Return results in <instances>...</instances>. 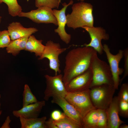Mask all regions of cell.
I'll return each instance as SVG.
<instances>
[{
	"instance_id": "obj_1",
	"label": "cell",
	"mask_w": 128,
	"mask_h": 128,
	"mask_svg": "<svg viewBox=\"0 0 128 128\" xmlns=\"http://www.w3.org/2000/svg\"><path fill=\"white\" fill-rule=\"evenodd\" d=\"M96 52L92 48L85 46L73 49L68 52L65 57L63 76L65 86L88 68L91 59Z\"/></svg>"
},
{
	"instance_id": "obj_22",
	"label": "cell",
	"mask_w": 128,
	"mask_h": 128,
	"mask_svg": "<svg viewBox=\"0 0 128 128\" xmlns=\"http://www.w3.org/2000/svg\"><path fill=\"white\" fill-rule=\"evenodd\" d=\"M3 3L7 5L9 13L12 16H18L22 11V7L18 4L17 0H0V4Z\"/></svg>"
},
{
	"instance_id": "obj_3",
	"label": "cell",
	"mask_w": 128,
	"mask_h": 128,
	"mask_svg": "<svg viewBox=\"0 0 128 128\" xmlns=\"http://www.w3.org/2000/svg\"><path fill=\"white\" fill-rule=\"evenodd\" d=\"M97 53H95L92 57L89 66L93 73L90 88L95 86L102 84L113 85L112 75L109 64L99 59Z\"/></svg>"
},
{
	"instance_id": "obj_26",
	"label": "cell",
	"mask_w": 128,
	"mask_h": 128,
	"mask_svg": "<svg viewBox=\"0 0 128 128\" xmlns=\"http://www.w3.org/2000/svg\"><path fill=\"white\" fill-rule=\"evenodd\" d=\"M11 41L7 30H4L0 33V48L6 47Z\"/></svg>"
},
{
	"instance_id": "obj_12",
	"label": "cell",
	"mask_w": 128,
	"mask_h": 128,
	"mask_svg": "<svg viewBox=\"0 0 128 128\" xmlns=\"http://www.w3.org/2000/svg\"><path fill=\"white\" fill-rule=\"evenodd\" d=\"M73 1L71 0L68 4L64 3L62 4L63 7L60 10L56 9L53 10L54 15L56 18L58 23V27L54 30L57 33L61 40L67 44L70 42L71 36L66 32L65 27L67 23L65 12L68 6L73 4Z\"/></svg>"
},
{
	"instance_id": "obj_16",
	"label": "cell",
	"mask_w": 128,
	"mask_h": 128,
	"mask_svg": "<svg viewBox=\"0 0 128 128\" xmlns=\"http://www.w3.org/2000/svg\"><path fill=\"white\" fill-rule=\"evenodd\" d=\"M8 31L11 40L24 37H28L38 31L34 27L25 28L18 22H13L9 24Z\"/></svg>"
},
{
	"instance_id": "obj_15",
	"label": "cell",
	"mask_w": 128,
	"mask_h": 128,
	"mask_svg": "<svg viewBox=\"0 0 128 128\" xmlns=\"http://www.w3.org/2000/svg\"><path fill=\"white\" fill-rule=\"evenodd\" d=\"M119 101L118 96L114 97L109 106L105 110L107 118V128H119L121 124L125 123L119 117Z\"/></svg>"
},
{
	"instance_id": "obj_4",
	"label": "cell",
	"mask_w": 128,
	"mask_h": 128,
	"mask_svg": "<svg viewBox=\"0 0 128 128\" xmlns=\"http://www.w3.org/2000/svg\"><path fill=\"white\" fill-rule=\"evenodd\" d=\"M90 89V99L95 108L107 109L112 101L116 90L113 85L102 84L93 87Z\"/></svg>"
},
{
	"instance_id": "obj_31",
	"label": "cell",
	"mask_w": 128,
	"mask_h": 128,
	"mask_svg": "<svg viewBox=\"0 0 128 128\" xmlns=\"http://www.w3.org/2000/svg\"><path fill=\"white\" fill-rule=\"evenodd\" d=\"M11 121V120L10 119L9 116H7L4 122L0 128H10L9 123Z\"/></svg>"
},
{
	"instance_id": "obj_32",
	"label": "cell",
	"mask_w": 128,
	"mask_h": 128,
	"mask_svg": "<svg viewBox=\"0 0 128 128\" xmlns=\"http://www.w3.org/2000/svg\"><path fill=\"white\" fill-rule=\"evenodd\" d=\"M128 125L127 124H121L119 126V128H128Z\"/></svg>"
},
{
	"instance_id": "obj_36",
	"label": "cell",
	"mask_w": 128,
	"mask_h": 128,
	"mask_svg": "<svg viewBox=\"0 0 128 128\" xmlns=\"http://www.w3.org/2000/svg\"><path fill=\"white\" fill-rule=\"evenodd\" d=\"M1 95L0 94V99L1 98ZM0 106H1V104L0 102Z\"/></svg>"
},
{
	"instance_id": "obj_34",
	"label": "cell",
	"mask_w": 128,
	"mask_h": 128,
	"mask_svg": "<svg viewBox=\"0 0 128 128\" xmlns=\"http://www.w3.org/2000/svg\"><path fill=\"white\" fill-rule=\"evenodd\" d=\"M2 113V111L0 110V115H1Z\"/></svg>"
},
{
	"instance_id": "obj_33",
	"label": "cell",
	"mask_w": 128,
	"mask_h": 128,
	"mask_svg": "<svg viewBox=\"0 0 128 128\" xmlns=\"http://www.w3.org/2000/svg\"><path fill=\"white\" fill-rule=\"evenodd\" d=\"M61 0H59V3H61ZM78 1H84L85 0H77Z\"/></svg>"
},
{
	"instance_id": "obj_28",
	"label": "cell",
	"mask_w": 128,
	"mask_h": 128,
	"mask_svg": "<svg viewBox=\"0 0 128 128\" xmlns=\"http://www.w3.org/2000/svg\"><path fill=\"white\" fill-rule=\"evenodd\" d=\"M118 96L120 100L128 102V84L125 83L121 86Z\"/></svg>"
},
{
	"instance_id": "obj_20",
	"label": "cell",
	"mask_w": 128,
	"mask_h": 128,
	"mask_svg": "<svg viewBox=\"0 0 128 128\" xmlns=\"http://www.w3.org/2000/svg\"><path fill=\"white\" fill-rule=\"evenodd\" d=\"M28 37H24L11 40L6 47L7 52L15 56L20 51L24 50Z\"/></svg>"
},
{
	"instance_id": "obj_13",
	"label": "cell",
	"mask_w": 128,
	"mask_h": 128,
	"mask_svg": "<svg viewBox=\"0 0 128 128\" xmlns=\"http://www.w3.org/2000/svg\"><path fill=\"white\" fill-rule=\"evenodd\" d=\"M51 102L59 106L63 110L64 113L82 126L83 118L74 107L65 99L60 96L54 95L52 97Z\"/></svg>"
},
{
	"instance_id": "obj_6",
	"label": "cell",
	"mask_w": 128,
	"mask_h": 128,
	"mask_svg": "<svg viewBox=\"0 0 128 128\" xmlns=\"http://www.w3.org/2000/svg\"><path fill=\"white\" fill-rule=\"evenodd\" d=\"M67 49L66 48H61L59 43L49 40L46 43L44 51L41 56L38 58V59L42 60L45 58L48 59L49 61L50 68L54 70L55 75H57L58 73L60 74L61 72L59 68V56Z\"/></svg>"
},
{
	"instance_id": "obj_29",
	"label": "cell",
	"mask_w": 128,
	"mask_h": 128,
	"mask_svg": "<svg viewBox=\"0 0 128 128\" xmlns=\"http://www.w3.org/2000/svg\"><path fill=\"white\" fill-rule=\"evenodd\" d=\"M124 50L123 56L124 57V74L121 79H120V85L123 81L128 75V49L127 48Z\"/></svg>"
},
{
	"instance_id": "obj_18",
	"label": "cell",
	"mask_w": 128,
	"mask_h": 128,
	"mask_svg": "<svg viewBox=\"0 0 128 128\" xmlns=\"http://www.w3.org/2000/svg\"><path fill=\"white\" fill-rule=\"evenodd\" d=\"M42 40H38L34 35H31L28 38L24 50L34 53L36 56L40 57L45 48V46L42 43Z\"/></svg>"
},
{
	"instance_id": "obj_11",
	"label": "cell",
	"mask_w": 128,
	"mask_h": 128,
	"mask_svg": "<svg viewBox=\"0 0 128 128\" xmlns=\"http://www.w3.org/2000/svg\"><path fill=\"white\" fill-rule=\"evenodd\" d=\"M92 77V71L89 67L84 72L73 78L65 86L67 91L74 92L89 89Z\"/></svg>"
},
{
	"instance_id": "obj_24",
	"label": "cell",
	"mask_w": 128,
	"mask_h": 128,
	"mask_svg": "<svg viewBox=\"0 0 128 128\" xmlns=\"http://www.w3.org/2000/svg\"><path fill=\"white\" fill-rule=\"evenodd\" d=\"M60 3L59 0H35V5L37 8L46 6L52 9L58 8Z\"/></svg>"
},
{
	"instance_id": "obj_17",
	"label": "cell",
	"mask_w": 128,
	"mask_h": 128,
	"mask_svg": "<svg viewBox=\"0 0 128 128\" xmlns=\"http://www.w3.org/2000/svg\"><path fill=\"white\" fill-rule=\"evenodd\" d=\"M46 128H82V126L65 114L63 118L57 120L51 118L46 121Z\"/></svg>"
},
{
	"instance_id": "obj_2",
	"label": "cell",
	"mask_w": 128,
	"mask_h": 128,
	"mask_svg": "<svg viewBox=\"0 0 128 128\" xmlns=\"http://www.w3.org/2000/svg\"><path fill=\"white\" fill-rule=\"evenodd\" d=\"M71 13L66 15V25L74 29L84 26H94L93 5L90 3L80 1L72 5Z\"/></svg>"
},
{
	"instance_id": "obj_23",
	"label": "cell",
	"mask_w": 128,
	"mask_h": 128,
	"mask_svg": "<svg viewBox=\"0 0 128 128\" xmlns=\"http://www.w3.org/2000/svg\"><path fill=\"white\" fill-rule=\"evenodd\" d=\"M23 107L37 102L35 96L33 94L28 85H25L23 94Z\"/></svg>"
},
{
	"instance_id": "obj_27",
	"label": "cell",
	"mask_w": 128,
	"mask_h": 128,
	"mask_svg": "<svg viewBox=\"0 0 128 128\" xmlns=\"http://www.w3.org/2000/svg\"><path fill=\"white\" fill-rule=\"evenodd\" d=\"M118 108L119 115L125 118L128 117V102L119 99Z\"/></svg>"
},
{
	"instance_id": "obj_37",
	"label": "cell",
	"mask_w": 128,
	"mask_h": 128,
	"mask_svg": "<svg viewBox=\"0 0 128 128\" xmlns=\"http://www.w3.org/2000/svg\"><path fill=\"white\" fill-rule=\"evenodd\" d=\"M0 32H1V31H0Z\"/></svg>"
},
{
	"instance_id": "obj_30",
	"label": "cell",
	"mask_w": 128,
	"mask_h": 128,
	"mask_svg": "<svg viewBox=\"0 0 128 128\" xmlns=\"http://www.w3.org/2000/svg\"><path fill=\"white\" fill-rule=\"evenodd\" d=\"M65 114L60 111L56 110L53 111L51 114L50 118L53 120H57L64 117Z\"/></svg>"
},
{
	"instance_id": "obj_8",
	"label": "cell",
	"mask_w": 128,
	"mask_h": 128,
	"mask_svg": "<svg viewBox=\"0 0 128 128\" xmlns=\"http://www.w3.org/2000/svg\"><path fill=\"white\" fill-rule=\"evenodd\" d=\"M63 75L60 73L54 76L48 75H45L46 87L44 92V99L48 101L54 95L65 97L67 94L63 80Z\"/></svg>"
},
{
	"instance_id": "obj_5",
	"label": "cell",
	"mask_w": 128,
	"mask_h": 128,
	"mask_svg": "<svg viewBox=\"0 0 128 128\" xmlns=\"http://www.w3.org/2000/svg\"><path fill=\"white\" fill-rule=\"evenodd\" d=\"M90 89L81 91L68 92L64 98L78 111L83 117L96 108L90 96Z\"/></svg>"
},
{
	"instance_id": "obj_25",
	"label": "cell",
	"mask_w": 128,
	"mask_h": 128,
	"mask_svg": "<svg viewBox=\"0 0 128 128\" xmlns=\"http://www.w3.org/2000/svg\"><path fill=\"white\" fill-rule=\"evenodd\" d=\"M99 115L97 128H107V118L105 110L99 109Z\"/></svg>"
},
{
	"instance_id": "obj_10",
	"label": "cell",
	"mask_w": 128,
	"mask_h": 128,
	"mask_svg": "<svg viewBox=\"0 0 128 128\" xmlns=\"http://www.w3.org/2000/svg\"><path fill=\"white\" fill-rule=\"evenodd\" d=\"M89 34L91 38L90 42L81 46L90 47L93 48L100 55L103 53V46L101 43L102 40H108L109 36L105 30L100 27H90L84 26L82 27Z\"/></svg>"
},
{
	"instance_id": "obj_7",
	"label": "cell",
	"mask_w": 128,
	"mask_h": 128,
	"mask_svg": "<svg viewBox=\"0 0 128 128\" xmlns=\"http://www.w3.org/2000/svg\"><path fill=\"white\" fill-rule=\"evenodd\" d=\"M27 18L38 23H52L58 26L57 20L54 14L52 9L48 7L41 6L35 10L28 12L22 11L18 16Z\"/></svg>"
},
{
	"instance_id": "obj_14",
	"label": "cell",
	"mask_w": 128,
	"mask_h": 128,
	"mask_svg": "<svg viewBox=\"0 0 128 128\" xmlns=\"http://www.w3.org/2000/svg\"><path fill=\"white\" fill-rule=\"evenodd\" d=\"M45 105V101H38L23 107L19 110H13L12 113L17 118H37L38 117L43 108Z\"/></svg>"
},
{
	"instance_id": "obj_9",
	"label": "cell",
	"mask_w": 128,
	"mask_h": 128,
	"mask_svg": "<svg viewBox=\"0 0 128 128\" xmlns=\"http://www.w3.org/2000/svg\"><path fill=\"white\" fill-rule=\"evenodd\" d=\"M103 50L106 55L109 63L113 82V85L116 89H118L120 84L119 76L123 72L124 70L119 68V64L123 56L124 50H120L116 55L111 53L108 46L106 44L103 45Z\"/></svg>"
},
{
	"instance_id": "obj_35",
	"label": "cell",
	"mask_w": 128,
	"mask_h": 128,
	"mask_svg": "<svg viewBox=\"0 0 128 128\" xmlns=\"http://www.w3.org/2000/svg\"><path fill=\"white\" fill-rule=\"evenodd\" d=\"M2 19V17L0 16V23L1 22Z\"/></svg>"
},
{
	"instance_id": "obj_19",
	"label": "cell",
	"mask_w": 128,
	"mask_h": 128,
	"mask_svg": "<svg viewBox=\"0 0 128 128\" xmlns=\"http://www.w3.org/2000/svg\"><path fill=\"white\" fill-rule=\"evenodd\" d=\"M21 128H46L45 122L47 118L43 116L41 118H19Z\"/></svg>"
},
{
	"instance_id": "obj_21",
	"label": "cell",
	"mask_w": 128,
	"mask_h": 128,
	"mask_svg": "<svg viewBox=\"0 0 128 128\" xmlns=\"http://www.w3.org/2000/svg\"><path fill=\"white\" fill-rule=\"evenodd\" d=\"M99 115V109L96 108L83 118L82 128H97Z\"/></svg>"
}]
</instances>
